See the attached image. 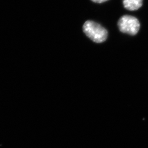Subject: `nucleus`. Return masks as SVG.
Instances as JSON below:
<instances>
[{
  "label": "nucleus",
  "instance_id": "nucleus-1",
  "mask_svg": "<svg viewBox=\"0 0 148 148\" xmlns=\"http://www.w3.org/2000/svg\"><path fill=\"white\" fill-rule=\"evenodd\" d=\"M83 30L85 35L95 43L104 42L108 38V32L106 29L94 21L89 20L85 22Z\"/></svg>",
  "mask_w": 148,
  "mask_h": 148
},
{
  "label": "nucleus",
  "instance_id": "nucleus-2",
  "mask_svg": "<svg viewBox=\"0 0 148 148\" xmlns=\"http://www.w3.org/2000/svg\"><path fill=\"white\" fill-rule=\"evenodd\" d=\"M118 27L122 32L130 35H135L140 30V23L135 17L125 15L119 20Z\"/></svg>",
  "mask_w": 148,
  "mask_h": 148
},
{
  "label": "nucleus",
  "instance_id": "nucleus-3",
  "mask_svg": "<svg viewBox=\"0 0 148 148\" xmlns=\"http://www.w3.org/2000/svg\"><path fill=\"white\" fill-rule=\"evenodd\" d=\"M143 0H123L125 8L130 11L138 10L143 5Z\"/></svg>",
  "mask_w": 148,
  "mask_h": 148
},
{
  "label": "nucleus",
  "instance_id": "nucleus-4",
  "mask_svg": "<svg viewBox=\"0 0 148 148\" xmlns=\"http://www.w3.org/2000/svg\"><path fill=\"white\" fill-rule=\"evenodd\" d=\"M91 1H94L95 3H103V2L107 1L108 0H91Z\"/></svg>",
  "mask_w": 148,
  "mask_h": 148
}]
</instances>
